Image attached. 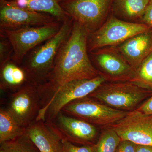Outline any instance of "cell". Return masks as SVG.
Masks as SVG:
<instances>
[{
  "label": "cell",
  "instance_id": "obj_7",
  "mask_svg": "<svg viewBox=\"0 0 152 152\" xmlns=\"http://www.w3.org/2000/svg\"><path fill=\"white\" fill-rule=\"evenodd\" d=\"M61 112L96 126H110L121 120L128 112L113 108L89 96L71 102Z\"/></svg>",
  "mask_w": 152,
  "mask_h": 152
},
{
  "label": "cell",
  "instance_id": "obj_26",
  "mask_svg": "<svg viewBox=\"0 0 152 152\" xmlns=\"http://www.w3.org/2000/svg\"><path fill=\"white\" fill-rule=\"evenodd\" d=\"M141 19L143 23L152 28V0H150Z\"/></svg>",
  "mask_w": 152,
  "mask_h": 152
},
{
  "label": "cell",
  "instance_id": "obj_30",
  "mask_svg": "<svg viewBox=\"0 0 152 152\" xmlns=\"http://www.w3.org/2000/svg\"><path fill=\"white\" fill-rule=\"evenodd\" d=\"M7 1H12V0H7Z\"/></svg>",
  "mask_w": 152,
  "mask_h": 152
},
{
  "label": "cell",
  "instance_id": "obj_6",
  "mask_svg": "<svg viewBox=\"0 0 152 152\" xmlns=\"http://www.w3.org/2000/svg\"><path fill=\"white\" fill-rule=\"evenodd\" d=\"M151 30L145 24L125 21L111 16L96 31L89 34L88 50L91 52L104 47L120 45L136 35Z\"/></svg>",
  "mask_w": 152,
  "mask_h": 152
},
{
  "label": "cell",
  "instance_id": "obj_4",
  "mask_svg": "<svg viewBox=\"0 0 152 152\" xmlns=\"http://www.w3.org/2000/svg\"><path fill=\"white\" fill-rule=\"evenodd\" d=\"M106 80L100 75L93 79L68 82L60 87L45 107L39 111L36 121L46 122L53 119L65 106L76 99L88 96Z\"/></svg>",
  "mask_w": 152,
  "mask_h": 152
},
{
  "label": "cell",
  "instance_id": "obj_11",
  "mask_svg": "<svg viewBox=\"0 0 152 152\" xmlns=\"http://www.w3.org/2000/svg\"><path fill=\"white\" fill-rule=\"evenodd\" d=\"M56 21H60L50 14L22 8L13 1L0 0V30L44 26Z\"/></svg>",
  "mask_w": 152,
  "mask_h": 152
},
{
  "label": "cell",
  "instance_id": "obj_21",
  "mask_svg": "<svg viewBox=\"0 0 152 152\" xmlns=\"http://www.w3.org/2000/svg\"><path fill=\"white\" fill-rule=\"evenodd\" d=\"M104 129L94 145L95 152H116L121 139L110 127Z\"/></svg>",
  "mask_w": 152,
  "mask_h": 152
},
{
  "label": "cell",
  "instance_id": "obj_22",
  "mask_svg": "<svg viewBox=\"0 0 152 152\" xmlns=\"http://www.w3.org/2000/svg\"><path fill=\"white\" fill-rule=\"evenodd\" d=\"M131 81L152 92V53L142 62L136 70L134 77Z\"/></svg>",
  "mask_w": 152,
  "mask_h": 152
},
{
  "label": "cell",
  "instance_id": "obj_10",
  "mask_svg": "<svg viewBox=\"0 0 152 152\" xmlns=\"http://www.w3.org/2000/svg\"><path fill=\"white\" fill-rule=\"evenodd\" d=\"M45 122L61 139L83 145L95 144L98 134L96 126L83 120L61 112L53 119Z\"/></svg>",
  "mask_w": 152,
  "mask_h": 152
},
{
  "label": "cell",
  "instance_id": "obj_29",
  "mask_svg": "<svg viewBox=\"0 0 152 152\" xmlns=\"http://www.w3.org/2000/svg\"><path fill=\"white\" fill-rule=\"evenodd\" d=\"M58 1L59 2H60L62 1H64V0H58Z\"/></svg>",
  "mask_w": 152,
  "mask_h": 152
},
{
  "label": "cell",
  "instance_id": "obj_2",
  "mask_svg": "<svg viewBox=\"0 0 152 152\" xmlns=\"http://www.w3.org/2000/svg\"><path fill=\"white\" fill-rule=\"evenodd\" d=\"M73 23L71 19L66 20L56 35L26 56L20 66L26 72L27 82L38 86L46 80L53 70L60 48L70 34Z\"/></svg>",
  "mask_w": 152,
  "mask_h": 152
},
{
  "label": "cell",
  "instance_id": "obj_18",
  "mask_svg": "<svg viewBox=\"0 0 152 152\" xmlns=\"http://www.w3.org/2000/svg\"><path fill=\"white\" fill-rule=\"evenodd\" d=\"M26 129L18 124L7 109H0V143L26 134Z\"/></svg>",
  "mask_w": 152,
  "mask_h": 152
},
{
  "label": "cell",
  "instance_id": "obj_5",
  "mask_svg": "<svg viewBox=\"0 0 152 152\" xmlns=\"http://www.w3.org/2000/svg\"><path fill=\"white\" fill-rule=\"evenodd\" d=\"M63 22L56 21L44 26L23 27L15 29L0 30L4 33L12 46L14 52L11 61L20 66L29 52L58 32Z\"/></svg>",
  "mask_w": 152,
  "mask_h": 152
},
{
  "label": "cell",
  "instance_id": "obj_20",
  "mask_svg": "<svg viewBox=\"0 0 152 152\" xmlns=\"http://www.w3.org/2000/svg\"><path fill=\"white\" fill-rule=\"evenodd\" d=\"M0 152H40L26 132L17 138L0 143Z\"/></svg>",
  "mask_w": 152,
  "mask_h": 152
},
{
  "label": "cell",
  "instance_id": "obj_25",
  "mask_svg": "<svg viewBox=\"0 0 152 152\" xmlns=\"http://www.w3.org/2000/svg\"><path fill=\"white\" fill-rule=\"evenodd\" d=\"M136 145L132 142L121 140L116 152H135Z\"/></svg>",
  "mask_w": 152,
  "mask_h": 152
},
{
  "label": "cell",
  "instance_id": "obj_27",
  "mask_svg": "<svg viewBox=\"0 0 152 152\" xmlns=\"http://www.w3.org/2000/svg\"><path fill=\"white\" fill-rule=\"evenodd\" d=\"M136 110L143 113L152 115V95Z\"/></svg>",
  "mask_w": 152,
  "mask_h": 152
},
{
  "label": "cell",
  "instance_id": "obj_19",
  "mask_svg": "<svg viewBox=\"0 0 152 152\" xmlns=\"http://www.w3.org/2000/svg\"><path fill=\"white\" fill-rule=\"evenodd\" d=\"M150 0H113L115 10L126 18H142Z\"/></svg>",
  "mask_w": 152,
  "mask_h": 152
},
{
  "label": "cell",
  "instance_id": "obj_16",
  "mask_svg": "<svg viewBox=\"0 0 152 152\" xmlns=\"http://www.w3.org/2000/svg\"><path fill=\"white\" fill-rule=\"evenodd\" d=\"M0 89L15 92L27 82V76L20 66L10 61L0 68Z\"/></svg>",
  "mask_w": 152,
  "mask_h": 152
},
{
  "label": "cell",
  "instance_id": "obj_24",
  "mask_svg": "<svg viewBox=\"0 0 152 152\" xmlns=\"http://www.w3.org/2000/svg\"><path fill=\"white\" fill-rule=\"evenodd\" d=\"M61 140L62 152H95L94 145L78 146L67 140Z\"/></svg>",
  "mask_w": 152,
  "mask_h": 152
},
{
  "label": "cell",
  "instance_id": "obj_23",
  "mask_svg": "<svg viewBox=\"0 0 152 152\" xmlns=\"http://www.w3.org/2000/svg\"><path fill=\"white\" fill-rule=\"evenodd\" d=\"M13 52L8 38L4 32L0 31V68L11 61Z\"/></svg>",
  "mask_w": 152,
  "mask_h": 152
},
{
  "label": "cell",
  "instance_id": "obj_17",
  "mask_svg": "<svg viewBox=\"0 0 152 152\" xmlns=\"http://www.w3.org/2000/svg\"><path fill=\"white\" fill-rule=\"evenodd\" d=\"M19 7L28 10L50 14L60 21L69 18L60 6L58 0H12Z\"/></svg>",
  "mask_w": 152,
  "mask_h": 152
},
{
  "label": "cell",
  "instance_id": "obj_13",
  "mask_svg": "<svg viewBox=\"0 0 152 152\" xmlns=\"http://www.w3.org/2000/svg\"><path fill=\"white\" fill-rule=\"evenodd\" d=\"M91 53L95 62L103 72L101 75L107 80L126 81L132 80L134 77L135 70L117 48H102Z\"/></svg>",
  "mask_w": 152,
  "mask_h": 152
},
{
  "label": "cell",
  "instance_id": "obj_1",
  "mask_svg": "<svg viewBox=\"0 0 152 152\" xmlns=\"http://www.w3.org/2000/svg\"><path fill=\"white\" fill-rule=\"evenodd\" d=\"M88 35L83 27L74 22L69 36L58 52L53 70L46 80L38 86L41 109L60 87L68 82L93 79L101 75L88 54Z\"/></svg>",
  "mask_w": 152,
  "mask_h": 152
},
{
  "label": "cell",
  "instance_id": "obj_3",
  "mask_svg": "<svg viewBox=\"0 0 152 152\" xmlns=\"http://www.w3.org/2000/svg\"><path fill=\"white\" fill-rule=\"evenodd\" d=\"M152 91L132 81L104 83L90 97L113 108L129 112L140 105Z\"/></svg>",
  "mask_w": 152,
  "mask_h": 152
},
{
  "label": "cell",
  "instance_id": "obj_12",
  "mask_svg": "<svg viewBox=\"0 0 152 152\" xmlns=\"http://www.w3.org/2000/svg\"><path fill=\"white\" fill-rule=\"evenodd\" d=\"M110 127L121 140L152 146V115L135 110L128 112L123 118Z\"/></svg>",
  "mask_w": 152,
  "mask_h": 152
},
{
  "label": "cell",
  "instance_id": "obj_15",
  "mask_svg": "<svg viewBox=\"0 0 152 152\" xmlns=\"http://www.w3.org/2000/svg\"><path fill=\"white\" fill-rule=\"evenodd\" d=\"M26 132L40 152H62L61 140L45 121H35Z\"/></svg>",
  "mask_w": 152,
  "mask_h": 152
},
{
  "label": "cell",
  "instance_id": "obj_9",
  "mask_svg": "<svg viewBox=\"0 0 152 152\" xmlns=\"http://www.w3.org/2000/svg\"><path fill=\"white\" fill-rule=\"evenodd\" d=\"M41 108L38 86L29 82L11 95L7 110L23 127H28L36 121Z\"/></svg>",
  "mask_w": 152,
  "mask_h": 152
},
{
  "label": "cell",
  "instance_id": "obj_14",
  "mask_svg": "<svg viewBox=\"0 0 152 152\" xmlns=\"http://www.w3.org/2000/svg\"><path fill=\"white\" fill-rule=\"evenodd\" d=\"M118 51L135 70L152 53V31L140 33L119 45Z\"/></svg>",
  "mask_w": 152,
  "mask_h": 152
},
{
  "label": "cell",
  "instance_id": "obj_28",
  "mask_svg": "<svg viewBox=\"0 0 152 152\" xmlns=\"http://www.w3.org/2000/svg\"><path fill=\"white\" fill-rule=\"evenodd\" d=\"M135 152H152V146L136 145Z\"/></svg>",
  "mask_w": 152,
  "mask_h": 152
},
{
  "label": "cell",
  "instance_id": "obj_8",
  "mask_svg": "<svg viewBox=\"0 0 152 152\" xmlns=\"http://www.w3.org/2000/svg\"><path fill=\"white\" fill-rule=\"evenodd\" d=\"M113 0H64L60 2L67 16L93 33L103 24Z\"/></svg>",
  "mask_w": 152,
  "mask_h": 152
}]
</instances>
